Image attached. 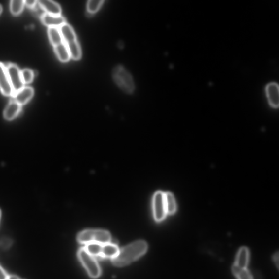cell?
Segmentation results:
<instances>
[{
    "mask_svg": "<svg viewBox=\"0 0 279 279\" xmlns=\"http://www.w3.org/2000/svg\"><path fill=\"white\" fill-rule=\"evenodd\" d=\"M6 70L13 92L16 93L19 92L24 88V84L22 80L20 69L15 65H9L6 67Z\"/></svg>",
    "mask_w": 279,
    "mask_h": 279,
    "instance_id": "cell-6",
    "label": "cell"
},
{
    "mask_svg": "<svg viewBox=\"0 0 279 279\" xmlns=\"http://www.w3.org/2000/svg\"><path fill=\"white\" fill-rule=\"evenodd\" d=\"M24 5V1H22V0H13L10 4L11 13L15 16L20 15Z\"/></svg>",
    "mask_w": 279,
    "mask_h": 279,
    "instance_id": "cell-21",
    "label": "cell"
},
{
    "mask_svg": "<svg viewBox=\"0 0 279 279\" xmlns=\"http://www.w3.org/2000/svg\"><path fill=\"white\" fill-rule=\"evenodd\" d=\"M21 75L24 84H29L32 82L34 78L33 72L29 69H24L21 71Z\"/></svg>",
    "mask_w": 279,
    "mask_h": 279,
    "instance_id": "cell-23",
    "label": "cell"
},
{
    "mask_svg": "<svg viewBox=\"0 0 279 279\" xmlns=\"http://www.w3.org/2000/svg\"><path fill=\"white\" fill-rule=\"evenodd\" d=\"M119 252L118 247L109 243L102 245L101 257L102 258L113 260L118 255Z\"/></svg>",
    "mask_w": 279,
    "mask_h": 279,
    "instance_id": "cell-15",
    "label": "cell"
},
{
    "mask_svg": "<svg viewBox=\"0 0 279 279\" xmlns=\"http://www.w3.org/2000/svg\"><path fill=\"white\" fill-rule=\"evenodd\" d=\"M249 249L245 247H241L238 251L235 264L238 267L247 268L249 262Z\"/></svg>",
    "mask_w": 279,
    "mask_h": 279,
    "instance_id": "cell-12",
    "label": "cell"
},
{
    "mask_svg": "<svg viewBox=\"0 0 279 279\" xmlns=\"http://www.w3.org/2000/svg\"><path fill=\"white\" fill-rule=\"evenodd\" d=\"M113 78L116 85L125 93H132L136 89V85L132 76L124 67L116 66L113 71Z\"/></svg>",
    "mask_w": 279,
    "mask_h": 279,
    "instance_id": "cell-3",
    "label": "cell"
},
{
    "mask_svg": "<svg viewBox=\"0 0 279 279\" xmlns=\"http://www.w3.org/2000/svg\"><path fill=\"white\" fill-rule=\"evenodd\" d=\"M1 210H0V218H1Z\"/></svg>",
    "mask_w": 279,
    "mask_h": 279,
    "instance_id": "cell-29",
    "label": "cell"
},
{
    "mask_svg": "<svg viewBox=\"0 0 279 279\" xmlns=\"http://www.w3.org/2000/svg\"><path fill=\"white\" fill-rule=\"evenodd\" d=\"M40 7L47 14L52 16H61V8L57 3L51 0H39L38 2Z\"/></svg>",
    "mask_w": 279,
    "mask_h": 279,
    "instance_id": "cell-11",
    "label": "cell"
},
{
    "mask_svg": "<svg viewBox=\"0 0 279 279\" xmlns=\"http://www.w3.org/2000/svg\"><path fill=\"white\" fill-rule=\"evenodd\" d=\"M37 1L35 0H26L24 1V4L29 8H33L35 6Z\"/></svg>",
    "mask_w": 279,
    "mask_h": 279,
    "instance_id": "cell-24",
    "label": "cell"
},
{
    "mask_svg": "<svg viewBox=\"0 0 279 279\" xmlns=\"http://www.w3.org/2000/svg\"><path fill=\"white\" fill-rule=\"evenodd\" d=\"M42 20L43 24L49 27V28H60L62 25L66 24L64 17L61 16H52L47 14V13L42 16Z\"/></svg>",
    "mask_w": 279,
    "mask_h": 279,
    "instance_id": "cell-10",
    "label": "cell"
},
{
    "mask_svg": "<svg viewBox=\"0 0 279 279\" xmlns=\"http://www.w3.org/2000/svg\"><path fill=\"white\" fill-rule=\"evenodd\" d=\"M265 95L270 105L278 108L279 105V89L277 82H272L267 84L265 88Z\"/></svg>",
    "mask_w": 279,
    "mask_h": 279,
    "instance_id": "cell-7",
    "label": "cell"
},
{
    "mask_svg": "<svg viewBox=\"0 0 279 279\" xmlns=\"http://www.w3.org/2000/svg\"><path fill=\"white\" fill-rule=\"evenodd\" d=\"M232 270L238 279H253L250 272L247 268L238 267L234 264Z\"/></svg>",
    "mask_w": 279,
    "mask_h": 279,
    "instance_id": "cell-19",
    "label": "cell"
},
{
    "mask_svg": "<svg viewBox=\"0 0 279 279\" xmlns=\"http://www.w3.org/2000/svg\"><path fill=\"white\" fill-rule=\"evenodd\" d=\"M110 234L103 229H87L79 233L78 241L85 245L91 244L104 245L111 242Z\"/></svg>",
    "mask_w": 279,
    "mask_h": 279,
    "instance_id": "cell-2",
    "label": "cell"
},
{
    "mask_svg": "<svg viewBox=\"0 0 279 279\" xmlns=\"http://www.w3.org/2000/svg\"><path fill=\"white\" fill-rule=\"evenodd\" d=\"M78 255L80 262L86 269L89 276L94 279L100 277L101 269L95 258L90 255L85 247L79 249Z\"/></svg>",
    "mask_w": 279,
    "mask_h": 279,
    "instance_id": "cell-4",
    "label": "cell"
},
{
    "mask_svg": "<svg viewBox=\"0 0 279 279\" xmlns=\"http://www.w3.org/2000/svg\"><path fill=\"white\" fill-rule=\"evenodd\" d=\"M0 90L6 96H11L14 92L9 79L6 67L0 64Z\"/></svg>",
    "mask_w": 279,
    "mask_h": 279,
    "instance_id": "cell-8",
    "label": "cell"
},
{
    "mask_svg": "<svg viewBox=\"0 0 279 279\" xmlns=\"http://www.w3.org/2000/svg\"><path fill=\"white\" fill-rule=\"evenodd\" d=\"M102 245L98 244H91L86 245L85 249L94 258L98 257V256H101V257Z\"/></svg>",
    "mask_w": 279,
    "mask_h": 279,
    "instance_id": "cell-20",
    "label": "cell"
},
{
    "mask_svg": "<svg viewBox=\"0 0 279 279\" xmlns=\"http://www.w3.org/2000/svg\"><path fill=\"white\" fill-rule=\"evenodd\" d=\"M273 261L274 263H275L277 265V267H278L279 266V253L278 252H276L275 254L273 255Z\"/></svg>",
    "mask_w": 279,
    "mask_h": 279,
    "instance_id": "cell-26",
    "label": "cell"
},
{
    "mask_svg": "<svg viewBox=\"0 0 279 279\" xmlns=\"http://www.w3.org/2000/svg\"><path fill=\"white\" fill-rule=\"evenodd\" d=\"M165 203L166 213L173 214L177 209L176 203L174 195L171 192L165 193Z\"/></svg>",
    "mask_w": 279,
    "mask_h": 279,
    "instance_id": "cell-17",
    "label": "cell"
},
{
    "mask_svg": "<svg viewBox=\"0 0 279 279\" xmlns=\"http://www.w3.org/2000/svg\"><path fill=\"white\" fill-rule=\"evenodd\" d=\"M56 55L61 62H67L70 60V55L68 48L64 42H62L55 46Z\"/></svg>",
    "mask_w": 279,
    "mask_h": 279,
    "instance_id": "cell-16",
    "label": "cell"
},
{
    "mask_svg": "<svg viewBox=\"0 0 279 279\" xmlns=\"http://www.w3.org/2000/svg\"><path fill=\"white\" fill-rule=\"evenodd\" d=\"M2 12V8L1 6H0V15H1Z\"/></svg>",
    "mask_w": 279,
    "mask_h": 279,
    "instance_id": "cell-28",
    "label": "cell"
},
{
    "mask_svg": "<svg viewBox=\"0 0 279 279\" xmlns=\"http://www.w3.org/2000/svg\"><path fill=\"white\" fill-rule=\"evenodd\" d=\"M7 279H20L19 277L15 275H10L7 277Z\"/></svg>",
    "mask_w": 279,
    "mask_h": 279,
    "instance_id": "cell-27",
    "label": "cell"
},
{
    "mask_svg": "<svg viewBox=\"0 0 279 279\" xmlns=\"http://www.w3.org/2000/svg\"><path fill=\"white\" fill-rule=\"evenodd\" d=\"M103 1L102 0H89L87 3V10L88 13L94 14L101 8Z\"/></svg>",
    "mask_w": 279,
    "mask_h": 279,
    "instance_id": "cell-22",
    "label": "cell"
},
{
    "mask_svg": "<svg viewBox=\"0 0 279 279\" xmlns=\"http://www.w3.org/2000/svg\"><path fill=\"white\" fill-rule=\"evenodd\" d=\"M153 211L156 221L160 222L165 218L166 213L165 203V193L159 191L153 198Z\"/></svg>",
    "mask_w": 279,
    "mask_h": 279,
    "instance_id": "cell-5",
    "label": "cell"
},
{
    "mask_svg": "<svg viewBox=\"0 0 279 279\" xmlns=\"http://www.w3.org/2000/svg\"><path fill=\"white\" fill-rule=\"evenodd\" d=\"M21 110V105L16 101L9 103L4 112V116L7 120L15 119L19 115Z\"/></svg>",
    "mask_w": 279,
    "mask_h": 279,
    "instance_id": "cell-14",
    "label": "cell"
},
{
    "mask_svg": "<svg viewBox=\"0 0 279 279\" xmlns=\"http://www.w3.org/2000/svg\"><path fill=\"white\" fill-rule=\"evenodd\" d=\"M148 249L147 243L138 241L119 250L118 255L112 260L116 266L123 267L141 257Z\"/></svg>",
    "mask_w": 279,
    "mask_h": 279,
    "instance_id": "cell-1",
    "label": "cell"
},
{
    "mask_svg": "<svg viewBox=\"0 0 279 279\" xmlns=\"http://www.w3.org/2000/svg\"><path fill=\"white\" fill-rule=\"evenodd\" d=\"M48 34L49 38H50L51 41L54 47L64 42H63V39L59 28H49Z\"/></svg>",
    "mask_w": 279,
    "mask_h": 279,
    "instance_id": "cell-18",
    "label": "cell"
},
{
    "mask_svg": "<svg viewBox=\"0 0 279 279\" xmlns=\"http://www.w3.org/2000/svg\"><path fill=\"white\" fill-rule=\"evenodd\" d=\"M7 274L5 271L0 266V279H7Z\"/></svg>",
    "mask_w": 279,
    "mask_h": 279,
    "instance_id": "cell-25",
    "label": "cell"
},
{
    "mask_svg": "<svg viewBox=\"0 0 279 279\" xmlns=\"http://www.w3.org/2000/svg\"><path fill=\"white\" fill-rule=\"evenodd\" d=\"M33 94L34 90L32 88L24 87L16 93L15 101L19 103L20 105H24L30 101L33 97Z\"/></svg>",
    "mask_w": 279,
    "mask_h": 279,
    "instance_id": "cell-13",
    "label": "cell"
},
{
    "mask_svg": "<svg viewBox=\"0 0 279 279\" xmlns=\"http://www.w3.org/2000/svg\"><path fill=\"white\" fill-rule=\"evenodd\" d=\"M59 29L62 35L63 42L66 44L67 46L78 42L74 31L70 25L66 23Z\"/></svg>",
    "mask_w": 279,
    "mask_h": 279,
    "instance_id": "cell-9",
    "label": "cell"
}]
</instances>
